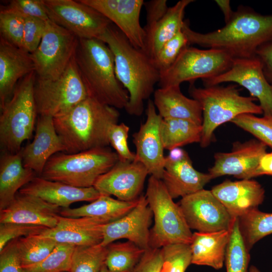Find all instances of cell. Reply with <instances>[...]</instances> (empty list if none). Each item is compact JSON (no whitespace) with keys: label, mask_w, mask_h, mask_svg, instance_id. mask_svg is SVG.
Instances as JSON below:
<instances>
[{"label":"cell","mask_w":272,"mask_h":272,"mask_svg":"<svg viewBox=\"0 0 272 272\" xmlns=\"http://www.w3.org/2000/svg\"><path fill=\"white\" fill-rule=\"evenodd\" d=\"M182 31L190 44L223 50L233 58H249L272 41V14L263 15L241 7L220 29L199 33L191 30L188 21L185 20Z\"/></svg>","instance_id":"1"},{"label":"cell","mask_w":272,"mask_h":272,"mask_svg":"<svg viewBox=\"0 0 272 272\" xmlns=\"http://www.w3.org/2000/svg\"><path fill=\"white\" fill-rule=\"evenodd\" d=\"M99 40L112 51L116 77L128 93L126 111L131 115L141 116L144 101L149 99L159 82L160 71L153 59L144 50L134 47L113 23Z\"/></svg>","instance_id":"2"},{"label":"cell","mask_w":272,"mask_h":272,"mask_svg":"<svg viewBox=\"0 0 272 272\" xmlns=\"http://www.w3.org/2000/svg\"><path fill=\"white\" fill-rule=\"evenodd\" d=\"M119 116L116 108L88 97L53 121L65 153H75L108 147L109 130Z\"/></svg>","instance_id":"3"},{"label":"cell","mask_w":272,"mask_h":272,"mask_svg":"<svg viewBox=\"0 0 272 272\" xmlns=\"http://www.w3.org/2000/svg\"><path fill=\"white\" fill-rule=\"evenodd\" d=\"M75 59L88 97L116 109L125 108L129 94L116 77L113 55L105 43L79 39Z\"/></svg>","instance_id":"4"},{"label":"cell","mask_w":272,"mask_h":272,"mask_svg":"<svg viewBox=\"0 0 272 272\" xmlns=\"http://www.w3.org/2000/svg\"><path fill=\"white\" fill-rule=\"evenodd\" d=\"M189 93L200 104L202 111L201 148L209 146L213 141L214 132L220 125L231 122L236 116L245 113H263L255 98L240 95L235 85L226 87L218 85L196 88L190 83Z\"/></svg>","instance_id":"5"},{"label":"cell","mask_w":272,"mask_h":272,"mask_svg":"<svg viewBox=\"0 0 272 272\" xmlns=\"http://www.w3.org/2000/svg\"><path fill=\"white\" fill-rule=\"evenodd\" d=\"M118 160L116 152L108 147L75 153L59 152L49 159L39 176L75 187H90Z\"/></svg>","instance_id":"6"},{"label":"cell","mask_w":272,"mask_h":272,"mask_svg":"<svg viewBox=\"0 0 272 272\" xmlns=\"http://www.w3.org/2000/svg\"><path fill=\"white\" fill-rule=\"evenodd\" d=\"M35 71L20 80L1 108L0 143L3 151L17 153L33 134L38 114L34 97Z\"/></svg>","instance_id":"7"},{"label":"cell","mask_w":272,"mask_h":272,"mask_svg":"<svg viewBox=\"0 0 272 272\" xmlns=\"http://www.w3.org/2000/svg\"><path fill=\"white\" fill-rule=\"evenodd\" d=\"M153 214L150 247L161 248L173 244H190L192 233L178 203L174 202L162 181L153 176L148 180L145 194Z\"/></svg>","instance_id":"8"},{"label":"cell","mask_w":272,"mask_h":272,"mask_svg":"<svg viewBox=\"0 0 272 272\" xmlns=\"http://www.w3.org/2000/svg\"><path fill=\"white\" fill-rule=\"evenodd\" d=\"M34 97L38 114L53 118L65 113L88 97L75 55L56 79H40L36 76Z\"/></svg>","instance_id":"9"},{"label":"cell","mask_w":272,"mask_h":272,"mask_svg":"<svg viewBox=\"0 0 272 272\" xmlns=\"http://www.w3.org/2000/svg\"><path fill=\"white\" fill-rule=\"evenodd\" d=\"M234 58L227 52L218 49H200L186 47L175 62L160 74L161 88L180 86L185 81L192 83L217 76L228 70Z\"/></svg>","instance_id":"10"},{"label":"cell","mask_w":272,"mask_h":272,"mask_svg":"<svg viewBox=\"0 0 272 272\" xmlns=\"http://www.w3.org/2000/svg\"><path fill=\"white\" fill-rule=\"evenodd\" d=\"M79 38L50 19L41 41L31 56L37 78L55 80L65 71L75 55Z\"/></svg>","instance_id":"11"},{"label":"cell","mask_w":272,"mask_h":272,"mask_svg":"<svg viewBox=\"0 0 272 272\" xmlns=\"http://www.w3.org/2000/svg\"><path fill=\"white\" fill-rule=\"evenodd\" d=\"M49 19L79 39H97L112 24L98 11L80 1L42 0Z\"/></svg>","instance_id":"12"},{"label":"cell","mask_w":272,"mask_h":272,"mask_svg":"<svg viewBox=\"0 0 272 272\" xmlns=\"http://www.w3.org/2000/svg\"><path fill=\"white\" fill-rule=\"evenodd\" d=\"M205 86L233 82L246 89L257 99L263 116L272 117V84L266 79L262 63L256 56L234 58L230 67L223 73L202 80Z\"/></svg>","instance_id":"13"},{"label":"cell","mask_w":272,"mask_h":272,"mask_svg":"<svg viewBox=\"0 0 272 272\" xmlns=\"http://www.w3.org/2000/svg\"><path fill=\"white\" fill-rule=\"evenodd\" d=\"M190 229L210 233L230 230L233 218L211 190L202 189L182 197L178 203Z\"/></svg>","instance_id":"14"},{"label":"cell","mask_w":272,"mask_h":272,"mask_svg":"<svg viewBox=\"0 0 272 272\" xmlns=\"http://www.w3.org/2000/svg\"><path fill=\"white\" fill-rule=\"evenodd\" d=\"M145 122L133 134L136 149L134 161L142 163L151 176L161 179L165 159L161 133L163 118L157 112L154 102L150 99L148 101Z\"/></svg>","instance_id":"15"},{"label":"cell","mask_w":272,"mask_h":272,"mask_svg":"<svg viewBox=\"0 0 272 272\" xmlns=\"http://www.w3.org/2000/svg\"><path fill=\"white\" fill-rule=\"evenodd\" d=\"M212 179L209 173L200 172L194 168L188 153L183 149H173L165 156L161 180L173 199L203 189Z\"/></svg>","instance_id":"16"},{"label":"cell","mask_w":272,"mask_h":272,"mask_svg":"<svg viewBox=\"0 0 272 272\" xmlns=\"http://www.w3.org/2000/svg\"><path fill=\"white\" fill-rule=\"evenodd\" d=\"M267 147L257 139L236 142L230 152L214 155V164L209 169V173L213 179L224 175L251 179L261 159L267 153Z\"/></svg>","instance_id":"17"},{"label":"cell","mask_w":272,"mask_h":272,"mask_svg":"<svg viewBox=\"0 0 272 272\" xmlns=\"http://www.w3.org/2000/svg\"><path fill=\"white\" fill-rule=\"evenodd\" d=\"M148 174L147 169L141 162L118 160L98 178L93 186L100 194L114 195L123 201H133L141 195Z\"/></svg>","instance_id":"18"},{"label":"cell","mask_w":272,"mask_h":272,"mask_svg":"<svg viewBox=\"0 0 272 272\" xmlns=\"http://www.w3.org/2000/svg\"><path fill=\"white\" fill-rule=\"evenodd\" d=\"M104 15L135 48L145 50L146 32L140 21L143 0H80Z\"/></svg>","instance_id":"19"},{"label":"cell","mask_w":272,"mask_h":272,"mask_svg":"<svg viewBox=\"0 0 272 272\" xmlns=\"http://www.w3.org/2000/svg\"><path fill=\"white\" fill-rule=\"evenodd\" d=\"M153 214L146 195H141L137 205L122 218L104 225L103 246L118 239H126L145 250L150 248V226Z\"/></svg>","instance_id":"20"},{"label":"cell","mask_w":272,"mask_h":272,"mask_svg":"<svg viewBox=\"0 0 272 272\" xmlns=\"http://www.w3.org/2000/svg\"><path fill=\"white\" fill-rule=\"evenodd\" d=\"M106 220L91 217H65L59 215L58 222L52 228H47L39 236L50 238L57 243L75 246L100 244L103 240Z\"/></svg>","instance_id":"21"},{"label":"cell","mask_w":272,"mask_h":272,"mask_svg":"<svg viewBox=\"0 0 272 272\" xmlns=\"http://www.w3.org/2000/svg\"><path fill=\"white\" fill-rule=\"evenodd\" d=\"M211 190L233 218H238L258 209L265 197L262 185L251 179L233 181L226 179Z\"/></svg>","instance_id":"22"},{"label":"cell","mask_w":272,"mask_h":272,"mask_svg":"<svg viewBox=\"0 0 272 272\" xmlns=\"http://www.w3.org/2000/svg\"><path fill=\"white\" fill-rule=\"evenodd\" d=\"M61 208L29 194L17 193L12 202L0 211V223H16L56 226Z\"/></svg>","instance_id":"23"},{"label":"cell","mask_w":272,"mask_h":272,"mask_svg":"<svg viewBox=\"0 0 272 272\" xmlns=\"http://www.w3.org/2000/svg\"><path fill=\"white\" fill-rule=\"evenodd\" d=\"M59 152L65 153L66 148L56 131L53 117L39 115L33 140L21 149L24 167L40 176L49 159Z\"/></svg>","instance_id":"24"},{"label":"cell","mask_w":272,"mask_h":272,"mask_svg":"<svg viewBox=\"0 0 272 272\" xmlns=\"http://www.w3.org/2000/svg\"><path fill=\"white\" fill-rule=\"evenodd\" d=\"M35 71L31 53L1 37L0 107L11 98L17 82Z\"/></svg>","instance_id":"25"},{"label":"cell","mask_w":272,"mask_h":272,"mask_svg":"<svg viewBox=\"0 0 272 272\" xmlns=\"http://www.w3.org/2000/svg\"><path fill=\"white\" fill-rule=\"evenodd\" d=\"M19 192L38 197L61 208H69L73 203L93 201L100 195L94 187H77L62 182L35 177Z\"/></svg>","instance_id":"26"},{"label":"cell","mask_w":272,"mask_h":272,"mask_svg":"<svg viewBox=\"0 0 272 272\" xmlns=\"http://www.w3.org/2000/svg\"><path fill=\"white\" fill-rule=\"evenodd\" d=\"M153 102L163 118L186 119L202 125V111L200 103L184 96L180 86L156 90Z\"/></svg>","instance_id":"27"},{"label":"cell","mask_w":272,"mask_h":272,"mask_svg":"<svg viewBox=\"0 0 272 272\" xmlns=\"http://www.w3.org/2000/svg\"><path fill=\"white\" fill-rule=\"evenodd\" d=\"M35 174L24 167L21 150L17 153L3 151L0 159V211L12 202L18 190L32 181Z\"/></svg>","instance_id":"28"},{"label":"cell","mask_w":272,"mask_h":272,"mask_svg":"<svg viewBox=\"0 0 272 272\" xmlns=\"http://www.w3.org/2000/svg\"><path fill=\"white\" fill-rule=\"evenodd\" d=\"M230 235V230H226L192 233L190 243L191 264L208 266L217 270L222 268Z\"/></svg>","instance_id":"29"},{"label":"cell","mask_w":272,"mask_h":272,"mask_svg":"<svg viewBox=\"0 0 272 272\" xmlns=\"http://www.w3.org/2000/svg\"><path fill=\"white\" fill-rule=\"evenodd\" d=\"M193 0H181L169 7L165 15L146 32L145 51L153 58L163 45L181 31L187 6Z\"/></svg>","instance_id":"30"},{"label":"cell","mask_w":272,"mask_h":272,"mask_svg":"<svg viewBox=\"0 0 272 272\" xmlns=\"http://www.w3.org/2000/svg\"><path fill=\"white\" fill-rule=\"evenodd\" d=\"M139 198L126 201L114 199L109 195L100 194L97 199L89 204L77 208L61 209L59 215L72 218L95 217L111 222L122 218L131 211L137 205Z\"/></svg>","instance_id":"31"},{"label":"cell","mask_w":272,"mask_h":272,"mask_svg":"<svg viewBox=\"0 0 272 272\" xmlns=\"http://www.w3.org/2000/svg\"><path fill=\"white\" fill-rule=\"evenodd\" d=\"M202 125L190 120L163 118L161 133L164 149L169 151L182 146L200 143Z\"/></svg>","instance_id":"32"},{"label":"cell","mask_w":272,"mask_h":272,"mask_svg":"<svg viewBox=\"0 0 272 272\" xmlns=\"http://www.w3.org/2000/svg\"><path fill=\"white\" fill-rule=\"evenodd\" d=\"M105 265L109 272H132L146 250L133 242H112L107 246Z\"/></svg>","instance_id":"33"},{"label":"cell","mask_w":272,"mask_h":272,"mask_svg":"<svg viewBox=\"0 0 272 272\" xmlns=\"http://www.w3.org/2000/svg\"><path fill=\"white\" fill-rule=\"evenodd\" d=\"M238 221L241 234L249 251L256 243L272 234V213L257 209L238 218Z\"/></svg>","instance_id":"34"},{"label":"cell","mask_w":272,"mask_h":272,"mask_svg":"<svg viewBox=\"0 0 272 272\" xmlns=\"http://www.w3.org/2000/svg\"><path fill=\"white\" fill-rule=\"evenodd\" d=\"M58 243L39 235L17 238V247L22 268L35 265L47 257Z\"/></svg>","instance_id":"35"},{"label":"cell","mask_w":272,"mask_h":272,"mask_svg":"<svg viewBox=\"0 0 272 272\" xmlns=\"http://www.w3.org/2000/svg\"><path fill=\"white\" fill-rule=\"evenodd\" d=\"M249 252L239 230L238 218H234L225 257L227 272H249Z\"/></svg>","instance_id":"36"},{"label":"cell","mask_w":272,"mask_h":272,"mask_svg":"<svg viewBox=\"0 0 272 272\" xmlns=\"http://www.w3.org/2000/svg\"><path fill=\"white\" fill-rule=\"evenodd\" d=\"M107 246L101 244L76 246L69 272H100L105 264Z\"/></svg>","instance_id":"37"},{"label":"cell","mask_w":272,"mask_h":272,"mask_svg":"<svg viewBox=\"0 0 272 272\" xmlns=\"http://www.w3.org/2000/svg\"><path fill=\"white\" fill-rule=\"evenodd\" d=\"M75 246L67 243H58L43 260L35 265L23 268V272H69Z\"/></svg>","instance_id":"38"},{"label":"cell","mask_w":272,"mask_h":272,"mask_svg":"<svg viewBox=\"0 0 272 272\" xmlns=\"http://www.w3.org/2000/svg\"><path fill=\"white\" fill-rule=\"evenodd\" d=\"M231 122L272 149V117H259L245 113L236 116Z\"/></svg>","instance_id":"39"},{"label":"cell","mask_w":272,"mask_h":272,"mask_svg":"<svg viewBox=\"0 0 272 272\" xmlns=\"http://www.w3.org/2000/svg\"><path fill=\"white\" fill-rule=\"evenodd\" d=\"M163 265L161 272H185L191 264L190 244L177 243L161 248Z\"/></svg>","instance_id":"40"},{"label":"cell","mask_w":272,"mask_h":272,"mask_svg":"<svg viewBox=\"0 0 272 272\" xmlns=\"http://www.w3.org/2000/svg\"><path fill=\"white\" fill-rule=\"evenodd\" d=\"M189 44L182 30L166 42L152 58L160 74L170 67L181 52Z\"/></svg>","instance_id":"41"},{"label":"cell","mask_w":272,"mask_h":272,"mask_svg":"<svg viewBox=\"0 0 272 272\" xmlns=\"http://www.w3.org/2000/svg\"><path fill=\"white\" fill-rule=\"evenodd\" d=\"M24 22L25 18L16 14L0 11L1 37L22 48Z\"/></svg>","instance_id":"42"},{"label":"cell","mask_w":272,"mask_h":272,"mask_svg":"<svg viewBox=\"0 0 272 272\" xmlns=\"http://www.w3.org/2000/svg\"><path fill=\"white\" fill-rule=\"evenodd\" d=\"M129 126L123 122L113 124L108 133L109 144L113 148L120 161H133L135 153L130 151L127 143Z\"/></svg>","instance_id":"43"},{"label":"cell","mask_w":272,"mask_h":272,"mask_svg":"<svg viewBox=\"0 0 272 272\" xmlns=\"http://www.w3.org/2000/svg\"><path fill=\"white\" fill-rule=\"evenodd\" d=\"M1 11L16 14L24 18H34L47 21L49 20L42 0H13L3 7Z\"/></svg>","instance_id":"44"},{"label":"cell","mask_w":272,"mask_h":272,"mask_svg":"<svg viewBox=\"0 0 272 272\" xmlns=\"http://www.w3.org/2000/svg\"><path fill=\"white\" fill-rule=\"evenodd\" d=\"M48 228L40 225L16 223H1L0 251L11 240L33 235H38Z\"/></svg>","instance_id":"45"},{"label":"cell","mask_w":272,"mask_h":272,"mask_svg":"<svg viewBox=\"0 0 272 272\" xmlns=\"http://www.w3.org/2000/svg\"><path fill=\"white\" fill-rule=\"evenodd\" d=\"M46 22L38 18H25L22 48L32 53L38 48L46 28Z\"/></svg>","instance_id":"46"},{"label":"cell","mask_w":272,"mask_h":272,"mask_svg":"<svg viewBox=\"0 0 272 272\" xmlns=\"http://www.w3.org/2000/svg\"><path fill=\"white\" fill-rule=\"evenodd\" d=\"M0 272H23L17 238L10 241L0 251Z\"/></svg>","instance_id":"47"},{"label":"cell","mask_w":272,"mask_h":272,"mask_svg":"<svg viewBox=\"0 0 272 272\" xmlns=\"http://www.w3.org/2000/svg\"><path fill=\"white\" fill-rule=\"evenodd\" d=\"M161 248L146 250L132 272H161L163 265Z\"/></svg>","instance_id":"48"},{"label":"cell","mask_w":272,"mask_h":272,"mask_svg":"<svg viewBox=\"0 0 272 272\" xmlns=\"http://www.w3.org/2000/svg\"><path fill=\"white\" fill-rule=\"evenodd\" d=\"M166 0H152L144 2L147 12L146 32L155 25L166 14L169 7Z\"/></svg>","instance_id":"49"},{"label":"cell","mask_w":272,"mask_h":272,"mask_svg":"<svg viewBox=\"0 0 272 272\" xmlns=\"http://www.w3.org/2000/svg\"><path fill=\"white\" fill-rule=\"evenodd\" d=\"M260 60L265 76L272 84V41L260 47L256 52Z\"/></svg>","instance_id":"50"},{"label":"cell","mask_w":272,"mask_h":272,"mask_svg":"<svg viewBox=\"0 0 272 272\" xmlns=\"http://www.w3.org/2000/svg\"><path fill=\"white\" fill-rule=\"evenodd\" d=\"M264 175L272 176V152H267L262 157L252 178Z\"/></svg>","instance_id":"51"},{"label":"cell","mask_w":272,"mask_h":272,"mask_svg":"<svg viewBox=\"0 0 272 272\" xmlns=\"http://www.w3.org/2000/svg\"><path fill=\"white\" fill-rule=\"evenodd\" d=\"M215 2L222 11L225 19V23L230 20L234 12L232 10L230 2L229 0H216Z\"/></svg>","instance_id":"52"},{"label":"cell","mask_w":272,"mask_h":272,"mask_svg":"<svg viewBox=\"0 0 272 272\" xmlns=\"http://www.w3.org/2000/svg\"><path fill=\"white\" fill-rule=\"evenodd\" d=\"M249 272H260V271L257 267L252 265L249 267Z\"/></svg>","instance_id":"53"},{"label":"cell","mask_w":272,"mask_h":272,"mask_svg":"<svg viewBox=\"0 0 272 272\" xmlns=\"http://www.w3.org/2000/svg\"><path fill=\"white\" fill-rule=\"evenodd\" d=\"M100 272H109L108 268L107 266H106L105 264L103 265V266L101 268Z\"/></svg>","instance_id":"54"},{"label":"cell","mask_w":272,"mask_h":272,"mask_svg":"<svg viewBox=\"0 0 272 272\" xmlns=\"http://www.w3.org/2000/svg\"><path fill=\"white\" fill-rule=\"evenodd\" d=\"M64 272H69V271H64Z\"/></svg>","instance_id":"55"}]
</instances>
